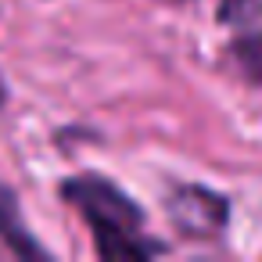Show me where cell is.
Masks as SVG:
<instances>
[{
    "label": "cell",
    "instance_id": "1",
    "mask_svg": "<svg viewBox=\"0 0 262 262\" xmlns=\"http://www.w3.org/2000/svg\"><path fill=\"white\" fill-rule=\"evenodd\" d=\"M61 194L90 223L101 258H147L162 251V244L144 241V212L115 183L101 176H76L61 187Z\"/></svg>",
    "mask_w": 262,
    "mask_h": 262
},
{
    "label": "cell",
    "instance_id": "2",
    "mask_svg": "<svg viewBox=\"0 0 262 262\" xmlns=\"http://www.w3.org/2000/svg\"><path fill=\"white\" fill-rule=\"evenodd\" d=\"M169 215L176 223V230L183 237H215L223 226H226V201L205 187H194V183H180L172 187L169 194Z\"/></svg>",
    "mask_w": 262,
    "mask_h": 262
},
{
    "label": "cell",
    "instance_id": "3",
    "mask_svg": "<svg viewBox=\"0 0 262 262\" xmlns=\"http://www.w3.org/2000/svg\"><path fill=\"white\" fill-rule=\"evenodd\" d=\"M0 237H4V244L22 255V258H47V248H40L33 241V233L26 230L22 215H18V201L8 187H0Z\"/></svg>",
    "mask_w": 262,
    "mask_h": 262
},
{
    "label": "cell",
    "instance_id": "4",
    "mask_svg": "<svg viewBox=\"0 0 262 262\" xmlns=\"http://www.w3.org/2000/svg\"><path fill=\"white\" fill-rule=\"evenodd\" d=\"M241 36L233 40V47H230V54L237 58V65L244 69V76L251 79V83H262V26L255 22V26H244V29H237Z\"/></svg>",
    "mask_w": 262,
    "mask_h": 262
}]
</instances>
